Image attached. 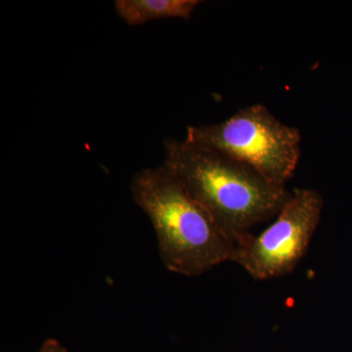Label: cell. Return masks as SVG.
<instances>
[{
    "mask_svg": "<svg viewBox=\"0 0 352 352\" xmlns=\"http://www.w3.org/2000/svg\"><path fill=\"white\" fill-rule=\"evenodd\" d=\"M38 352H69L56 340L50 339L46 340Z\"/></svg>",
    "mask_w": 352,
    "mask_h": 352,
    "instance_id": "cell-6",
    "label": "cell"
},
{
    "mask_svg": "<svg viewBox=\"0 0 352 352\" xmlns=\"http://www.w3.org/2000/svg\"><path fill=\"white\" fill-rule=\"evenodd\" d=\"M131 190L154 227L166 270L193 277L232 261L235 244L164 164L139 170Z\"/></svg>",
    "mask_w": 352,
    "mask_h": 352,
    "instance_id": "cell-2",
    "label": "cell"
},
{
    "mask_svg": "<svg viewBox=\"0 0 352 352\" xmlns=\"http://www.w3.org/2000/svg\"><path fill=\"white\" fill-rule=\"evenodd\" d=\"M164 153V166L235 245L291 199L286 187L251 166L185 139H166Z\"/></svg>",
    "mask_w": 352,
    "mask_h": 352,
    "instance_id": "cell-1",
    "label": "cell"
},
{
    "mask_svg": "<svg viewBox=\"0 0 352 352\" xmlns=\"http://www.w3.org/2000/svg\"><path fill=\"white\" fill-rule=\"evenodd\" d=\"M323 207L320 192L295 190L270 226L258 235L250 234L236 245L231 263L258 281L293 272L307 254Z\"/></svg>",
    "mask_w": 352,
    "mask_h": 352,
    "instance_id": "cell-4",
    "label": "cell"
},
{
    "mask_svg": "<svg viewBox=\"0 0 352 352\" xmlns=\"http://www.w3.org/2000/svg\"><path fill=\"white\" fill-rule=\"evenodd\" d=\"M200 0H116L118 15L127 25H138L164 18L189 20Z\"/></svg>",
    "mask_w": 352,
    "mask_h": 352,
    "instance_id": "cell-5",
    "label": "cell"
},
{
    "mask_svg": "<svg viewBox=\"0 0 352 352\" xmlns=\"http://www.w3.org/2000/svg\"><path fill=\"white\" fill-rule=\"evenodd\" d=\"M185 140L247 164L285 187L302 156L300 131L278 120L263 104L240 109L219 124L188 126Z\"/></svg>",
    "mask_w": 352,
    "mask_h": 352,
    "instance_id": "cell-3",
    "label": "cell"
}]
</instances>
